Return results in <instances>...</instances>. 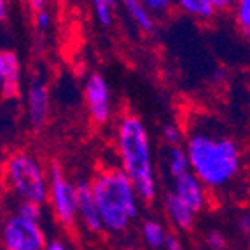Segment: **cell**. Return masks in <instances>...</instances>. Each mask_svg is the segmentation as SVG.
Wrapping results in <instances>:
<instances>
[{"instance_id":"obj_1","label":"cell","mask_w":250,"mask_h":250,"mask_svg":"<svg viewBox=\"0 0 250 250\" xmlns=\"http://www.w3.org/2000/svg\"><path fill=\"white\" fill-rule=\"evenodd\" d=\"M186 152L191 171L208 189L229 186L242 168V152L236 140L219 129L192 128L188 135Z\"/></svg>"},{"instance_id":"obj_2","label":"cell","mask_w":250,"mask_h":250,"mask_svg":"<svg viewBox=\"0 0 250 250\" xmlns=\"http://www.w3.org/2000/svg\"><path fill=\"white\" fill-rule=\"evenodd\" d=\"M117 152L121 167L137 189L138 200L150 205L156 200V173L149 133L137 114H123L117 123Z\"/></svg>"},{"instance_id":"obj_3","label":"cell","mask_w":250,"mask_h":250,"mask_svg":"<svg viewBox=\"0 0 250 250\" xmlns=\"http://www.w3.org/2000/svg\"><path fill=\"white\" fill-rule=\"evenodd\" d=\"M89 184L104 229L114 234L126 231L138 215V194L131 179L123 168H105Z\"/></svg>"},{"instance_id":"obj_4","label":"cell","mask_w":250,"mask_h":250,"mask_svg":"<svg viewBox=\"0 0 250 250\" xmlns=\"http://www.w3.org/2000/svg\"><path fill=\"white\" fill-rule=\"evenodd\" d=\"M4 179L20 200L42 205L49 198V179L30 152L18 150L5 159Z\"/></svg>"},{"instance_id":"obj_5","label":"cell","mask_w":250,"mask_h":250,"mask_svg":"<svg viewBox=\"0 0 250 250\" xmlns=\"http://www.w3.org/2000/svg\"><path fill=\"white\" fill-rule=\"evenodd\" d=\"M49 200L53 212L63 228H74L77 217V192L75 186L65 177L58 161L51 163L49 168Z\"/></svg>"},{"instance_id":"obj_6","label":"cell","mask_w":250,"mask_h":250,"mask_svg":"<svg viewBox=\"0 0 250 250\" xmlns=\"http://www.w3.org/2000/svg\"><path fill=\"white\" fill-rule=\"evenodd\" d=\"M2 245L5 250H44L47 243L39 222L13 213L2 226Z\"/></svg>"},{"instance_id":"obj_7","label":"cell","mask_w":250,"mask_h":250,"mask_svg":"<svg viewBox=\"0 0 250 250\" xmlns=\"http://www.w3.org/2000/svg\"><path fill=\"white\" fill-rule=\"evenodd\" d=\"M86 105H88L89 117L95 125H107L112 116V102H110V89L102 74H91L86 81L84 88Z\"/></svg>"},{"instance_id":"obj_8","label":"cell","mask_w":250,"mask_h":250,"mask_svg":"<svg viewBox=\"0 0 250 250\" xmlns=\"http://www.w3.org/2000/svg\"><path fill=\"white\" fill-rule=\"evenodd\" d=\"M26 112L28 121L35 131H41L49 117V91L41 79H34L26 93Z\"/></svg>"},{"instance_id":"obj_9","label":"cell","mask_w":250,"mask_h":250,"mask_svg":"<svg viewBox=\"0 0 250 250\" xmlns=\"http://www.w3.org/2000/svg\"><path fill=\"white\" fill-rule=\"evenodd\" d=\"M171 191L175 192L194 213L201 212L205 208V203H207L205 186L192 171H188V173L173 179V189Z\"/></svg>"},{"instance_id":"obj_10","label":"cell","mask_w":250,"mask_h":250,"mask_svg":"<svg viewBox=\"0 0 250 250\" xmlns=\"http://www.w3.org/2000/svg\"><path fill=\"white\" fill-rule=\"evenodd\" d=\"M75 192H77V217L83 221L84 228L91 233H102L104 224H102L100 213H98L95 198H93L91 184L81 180L75 186Z\"/></svg>"},{"instance_id":"obj_11","label":"cell","mask_w":250,"mask_h":250,"mask_svg":"<svg viewBox=\"0 0 250 250\" xmlns=\"http://www.w3.org/2000/svg\"><path fill=\"white\" fill-rule=\"evenodd\" d=\"M20 91V62L11 51H0V96L14 98Z\"/></svg>"},{"instance_id":"obj_12","label":"cell","mask_w":250,"mask_h":250,"mask_svg":"<svg viewBox=\"0 0 250 250\" xmlns=\"http://www.w3.org/2000/svg\"><path fill=\"white\" fill-rule=\"evenodd\" d=\"M165 210H167L168 217H170V221L173 222V226L179 228V229L188 231V229H191L192 224H194V215H196V213L192 212L173 191H170L167 196H165Z\"/></svg>"},{"instance_id":"obj_13","label":"cell","mask_w":250,"mask_h":250,"mask_svg":"<svg viewBox=\"0 0 250 250\" xmlns=\"http://www.w3.org/2000/svg\"><path fill=\"white\" fill-rule=\"evenodd\" d=\"M125 9L128 16L133 20V23L140 30L147 32V34H152L156 30V18L154 14L150 13L149 9L142 4V0H123Z\"/></svg>"},{"instance_id":"obj_14","label":"cell","mask_w":250,"mask_h":250,"mask_svg":"<svg viewBox=\"0 0 250 250\" xmlns=\"http://www.w3.org/2000/svg\"><path fill=\"white\" fill-rule=\"evenodd\" d=\"M175 5L196 20H212L217 13L212 0H175Z\"/></svg>"},{"instance_id":"obj_15","label":"cell","mask_w":250,"mask_h":250,"mask_svg":"<svg viewBox=\"0 0 250 250\" xmlns=\"http://www.w3.org/2000/svg\"><path fill=\"white\" fill-rule=\"evenodd\" d=\"M167 167H168V173H170L171 179H177V177L191 171V165H189V158H188L186 149H182L180 146L168 147Z\"/></svg>"},{"instance_id":"obj_16","label":"cell","mask_w":250,"mask_h":250,"mask_svg":"<svg viewBox=\"0 0 250 250\" xmlns=\"http://www.w3.org/2000/svg\"><path fill=\"white\" fill-rule=\"evenodd\" d=\"M142 234L146 243L150 247V249L159 250L165 247V242H167V231L161 226V222L158 221H146L142 226Z\"/></svg>"},{"instance_id":"obj_17","label":"cell","mask_w":250,"mask_h":250,"mask_svg":"<svg viewBox=\"0 0 250 250\" xmlns=\"http://www.w3.org/2000/svg\"><path fill=\"white\" fill-rule=\"evenodd\" d=\"M116 2L117 0H91L96 21L104 28H108V26L112 25V20H114L112 14H114V7H116Z\"/></svg>"},{"instance_id":"obj_18","label":"cell","mask_w":250,"mask_h":250,"mask_svg":"<svg viewBox=\"0 0 250 250\" xmlns=\"http://www.w3.org/2000/svg\"><path fill=\"white\" fill-rule=\"evenodd\" d=\"M234 18L243 34L250 39V0H236L234 4Z\"/></svg>"},{"instance_id":"obj_19","label":"cell","mask_w":250,"mask_h":250,"mask_svg":"<svg viewBox=\"0 0 250 250\" xmlns=\"http://www.w3.org/2000/svg\"><path fill=\"white\" fill-rule=\"evenodd\" d=\"M16 213L25 219H30V221L41 222L42 217V208L39 203H34V201H26V200H20L16 205Z\"/></svg>"},{"instance_id":"obj_20","label":"cell","mask_w":250,"mask_h":250,"mask_svg":"<svg viewBox=\"0 0 250 250\" xmlns=\"http://www.w3.org/2000/svg\"><path fill=\"white\" fill-rule=\"evenodd\" d=\"M142 4L154 16H161V14H167L175 5V0H142Z\"/></svg>"},{"instance_id":"obj_21","label":"cell","mask_w":250,"mask_h":250,"mask_svg":"<svg viewBox=\"0 0 250 250\" xmlns=\"http://www.w3.org/2000/svg\"><path fill=\"white\" fill-rule=\"evenodd\" d=\"M163 138L168 146H179L180 140H182V131H180L179 126L168 123V125L163 126Z\"/></svg>"},{"instance_id":"obj_22","label":"cell","mask_w":250,"mask_h":250,"mask_svg":"<svg viewBox=\"0 0 250 250\" xmlns=\"http://www.w3.org/2000/svg\"><path fill=\"white\" fill-rule=\"evenodd\" d=\"M205 242H207V245L210 247V250H224L226 249V236L217 229L210 231V233L207 234V238H205Z\"/></svg>"},{"instance_id":"obj_23","label":"cell","mask_w":250,"mask_h":250,"mask_svg":"<svg viewBox=\"0 0 250 250\" xmlns=\"http://www.w3.org/2000/svg\"><path fill=\"white\" fill-rule=\"evenodd\" d=\"M35 26H37V30H41V32H46L51 26V14L47 13L46 9L35 13Z\"/></svg>"},{"instance_id":"obj_24","label":"cell","mask_w":250,"mask_h":250,"mask_svg":"<svg viewBox=\"0 0 250 250\" xmlns=\"http://www.w3.org/2000/svg\"><path fill=\"white\" fill-rule=\"evenodd\" d=\"M238 229L242 231L245 236L250 234V212H243L238 217Z\"/></svg>"},{"instance_id":"obj_25","label":"cell","mask_w":250,"mask_h":250,"mask_svg":"<svg viewBox=\"0 0 250 250\" xmlns=\"http://www.w3.org/2000/svg\"><path fill=\"white\" fill-rule=\"evenodd\" d=\"M165 249L167 250H184L180 240L175 234H167V242H165Z\"/></svg>"},{"instance_id":"obj_26","label":"cell","mask_w":250,"mask_h":250,"mask_svg":"<svg viewBox=\"0 0 250 250\" xmlns=\"http://www.w3.org/2000/svg\"><path fill=\"white\" fill-rule=\"evenodd\" d=\"M212 4L215 5L217 11H224V9L234 7V4H236V0H212Z\"/></svg>"},{"instance_id":"obj_27","label":"cell","mask_w":250,"mask_h":250,"mask_svg":"<svg viewBox=\"0 0 250 250\" xmlns=\"http://www.w3.org/2000/svg\"><path fill=\"white\" fill-rule=\"evenodd\" d=\"M28 2V7L34 11V13H39L42 9H46L47 5V0H26Z\"/></svg>"},{"instance_id":"obj_28","label":"cell","mask_w":250,"mask_h":250,"mask_svg":"<svg viewBox=\"0 0 250 250\" xmlns=\"http://www.w3.org/2000/svg\"><path fill=\"white\" fill-rule=\"evenodd\" d=\"M44 250H68L67 247L63 245L62 242H58V240H53V242H49L46 245V249Z\"/></svg>"},{"instance_id":"obj_29","label":"cell","mask_w":250,"mask_h":250,"mask_svg":"<svg viewBox=\"0 0 250 250\" xmlns=\"http://www.w3.org/2000/svg\"><path fill=\"white\" fill-rule=\"evenodd\" d=\"M7 18V0H0V21Z\"/></svg>"},{"instance_id":"obj_30","label":"cell","mask_w":250,"mask_h":250,"mask_svg":"<svg viewBox=\"0 0 250 250\" xmlns=\"http://www.w3.org/2000/svg\"><path fill=\"white\" fill-rule=\"evenodd\" d=\"M247 240H249V245H250V234H249V236H247Z\"/></svg>"}]
</instances>
